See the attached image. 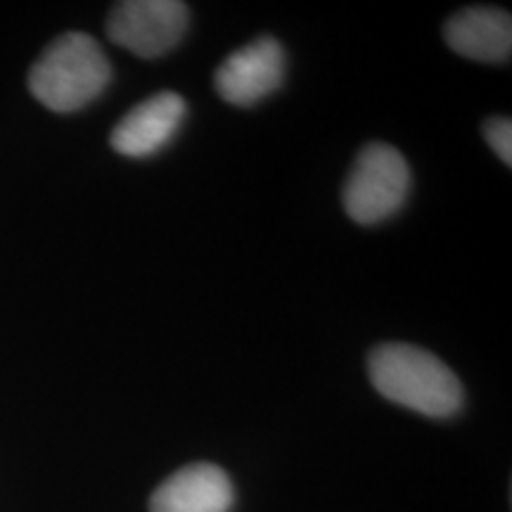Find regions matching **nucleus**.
<instances>
[{
	"instance_id": "f257e3e1",
	"label": "nucleus",
	"mask_w": 512,
	"mask_h": 512,
	"mask_svg": "<svg viewBox=\"0 0 512 512\" xmlns=\"http://www.w3.org/2000/svg\"><path fill=\"white\" fill-rule=\"evenodd\" d=\"M368 377L384 399L427 418H451L463 408V384L430 351L382 344L368 356Z\"/></svg>"
},
{
	"instance_id": "f03ea898",
	"label": "nucleus",
	"mask_w": 512,
	"mask_h": 512,
	"mask_svg": "<svg viewBox=\"0 0 512 512\" xmlns=\"http://www.w3.org/2000/svg\"><path fill=\"white\" fill-rule=\"evenodd\" d=\"M112 79V67L100 43L69 31L50 43L29 72V91L53 112H76L100 98Z\"/></svg>"
},
{
	"instance_id": "7ed1b4c3",
	"label": "nucleus",
	"mask_w": 512,
	"mask_h": 512,
	"mask_svg": "<svg viewBox=\"0 0 512 512\" xmlns=\"http://www.w3.org/2000/svg\"><path fill=\"white\" fill-rule=\"evenodd\" d=\"M411 192V169L399 150L370 143L358 152L344 185V209L361 226H373L394 216Z\"/></svg>"
},
{
	"instance_id": "20e7f679",
	"label": "nucleus",
	"mask_w": 512,
	"mask_h": 512,
	"mask_svg": "<svg viewBox=\"0 0 512 512\" xmlns=\"http://www.w3.org/2000/svg\"><path fill=\"white\" fill-rule=\"evenodd\" d=\"M188 19V5L178 0H124L107 17V36L128 53L155 60L178 46Z\"/></svg>"
},
{
	"instance_id": "39448f33",
	"label": "nucleus",
	"mask_w": 512,
	"mask_h": 512,
	"mask_svg": "<svg viewBox=\"0 0 512 512\" xmlns=\"http://www.w3.org/2000/svg\"><path fill=\"white\" fill-rule=\"evenodd\" d=\"M285 79V50L271 36H261L230 53L216 69V91L230 105L249 107L278 91Z\"/></svg>"
},
{
	"instance_id": "423d86ee",
	"label": "nucleus",
	"mask_w": 512,
	"mask_h": 512,
	"mask_svg": "<svg viewBox=\"0 0 512 512\" xmlns=\"http://www.w3.org/2000/svg\"><path fill=\"white\" fill-rule=\"evenodd\" d=\"M188 105L178 93L164 91L152 95L133 107L124 119L114 126L112 147L119 155L143 159L157 155L171 143L181 128Z\"/></svg>"
},
{
	"instance_id": "0eeeda50",
	"label": "nucleus",
	"mask_w": 512,
	"mask_h": 512,
	"mask_svg": "<svg viewBox=\"0 0 512 512\" xmlns=\"http://www.w3.org/2000/svg\"><path fill=\"white\" fill-rule=\"evenodd\" d=\"M233 484L221 467L195 463L171 475L150 498V512H230Z\"/></svg>"
},
{
	"instance_id": "6e6552de",
	"label": "nucleus",
	"mask_w": 512,
	"mask_h": 512,
	"mask_svg": "<svg viewBox=\"0 0 512 512\" xmlns=\"http://www.w3.org/2000/svg\"><path fill=\"white\" fill-rule=\"evenodd\" d=\"M453 53L475 62H508L512 55V17L498 8H465L444 27Z\"/></svg>"
},
{
	"instance_id": "1a4fd4ad",
	"label": "nucleus",
	"mask_w": 512,
	"mask_h": 512,
	"mask_svg": "<svg viewBox=\"0 0 512 512\" xmlns=\"http://www.w3.org/2000/svg\"><path fill=\"white\" fill-rule=\"evenodd\" d=\"M486 143L496 152L505 166L512 164V121L508 117H494L484 124Z\"/></svg>"
}]
</instances>
